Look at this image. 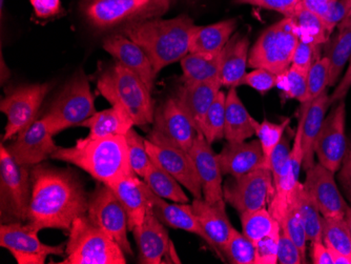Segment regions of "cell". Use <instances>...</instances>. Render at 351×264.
Returning a JSON list of instances; mask_svg holds the SVG:
<instances>
[{"label": "cell", "instance_id": "cell-34", "mask_svg": "<svg viewBox=\"0 0 351 264\" xmlns=\"http://www.w3.org/2000/svg\"><path fill=\"white\" fill-rule=\"evenodd\" d=\"M289 19L295 25L299 40L311 43L315 48L320 49L321 45L326 43L330 36L320 15L307 9L302 3Z\"/></svg>", "mask_w": 351, "mask_h": 264}, {"label": "cell", "instance_id": "cell-50", "mask_svg": "<svg viewBox=\"0 0 351 264\" xmlns=\"http://www.w3.org/2000/svg\"><path fill=\"white\" fill-rule=\"evenodd\" d=\"M237 5H254L281 13L289 17L302 3V0H234Z\"/></svg>", "mask_w": 351, "mask_h": 264}, {"label": "cell", "instance_id": "cell-4", "mask_svg": "<svg viewBox=\"0 0 351 264\" xmlns=\"http://www.w3.org/2000/svg\"><path fill=\"white\" fill-rule=\"evenodd\" d=\"M97 90L112 106L129 114L135 125L153 124L156 108L151 91L119 61L101 71L97 77Z\"/></svg>", "mask_w": 351, "mask_h": 264}, {"label": "cell", "instance_id": "cell-57", "mask_svg": "<svg viewBox=\"0 0 351 264\" xmlns=\"http://www.w3.org/2000/svg\"><path fill=\"white\" fill-rule=\"evenodd\" d=\"M311 257L315 264H333L328 246L323 241L311 242Z\"/></svg>", "mask_w": 351, "mask_h": 264}, {"label": "cell", "instance_id": "cell-44", "mask_svg": "<svg viewBox=\"0 0 351 264\" xmlns=\"http://www.w3.org/2000/svg\"><path fill=\"white\" fill-rule=\"evenodd\" d=\"M222 255L232 264H254L256 245L243 232L234 228L230 239L222 248Z\"/></svg>", "mask_w": 351, "mask_h": 264}, {"label": "cell", "instance_id": "cell-40", "mask_svg": "<svg viewBox=\"0 0 351 264\" xmlns=\"http://www.w3.org/2000/svg\"><path fill=\"white\" fill-rule=\"evenodd\" d=\"M226 94L222 91L218 93L216 99L208 108L203 120L201 134L210 145L224 138L226 128Z\"/></svg>", "mask_w": 351, "mask_h": 264}, {"label": "cell", "instance_id": "cell-23", "mask_svg": "<svg viewBox=\"0 0 351 264\" xmlns=\"http://www.w3.org/2000/svg\"><path fill=\"white\" fill-rule=\"evenodd\" d=\"M132 232L137 242L139 263H161L171 243L165 224L158 219L151 208H149L143 222Z\"/></svg>", "mask_w": 351, "mask_h": 264}, {"label": "cell", "instance_id": "cell-42", "mask_svg": "<svg viewBox=\"0 0 351 264\" xmlns=\"http://www.w3.org/2000/svg\"><path fill=\"white\" fill-rule=\"evenodd\" d=\"M307 75L308 73L293 66L278 75L277 88L281 91L284 100L295 99L301 104L306 102Z\"/></svg>", "mask_w": 351, "mask_h": 264}, {"label": "cell", "instance_id": "cell-38", "mask_svg": "<svg viewBox=\"0 0 351 264\" xmlns=\"http://www.w3.org/2000/svg\"><path fill=\"white\" fill-rule=\"evenodd\" d=\"M278 224L279 222L275 220L273 215L270 214L266 208L241 214L243 234L254 243V245L260 240L269 235Z\"/></svg>", "mask_w": 351, "mask_h": 264}, {"label": "cell", "instance_id": "cell-33", "mask_svg": "<svg viewBox=\"0 0 351 264\" xmlns=\"http://www.w3.org/2000/svg\"><path fill=\"white\" fill-rule=\"evenodd\" d=\"M223 50L218 53H189L181 59L183 82H205L220 80Z\"/></svg>", "mask_w": 351, "mask_h": 264}, {"label": "cell", "instance_id": "cell-60", "mask_svg": "<svg viewBox=\"0 0 351 264\" xmlns=\"http://www.w3.org/2000/svg\"><path fill=\"white\" fill-rule=\"evenodd\" d=\"M155 5L159 8L163 15L169 11V7H171V1L173 0H153Z\"/></svg>", "mask_w": 351, "mask_h": 264}, {"label": "cell", "instance_id": "cell-52", "mask_svg": "<svg viewBox=\"0 0 351 264\" xmlns=\"http://www.w3.org/2000/svg\"><path fill=\"white\" fill-rule=\"evenodd\" d=\"M291 152L289 139L284 136L282 138L281 143L276 147L273 155H271V158H270L269 169L271 171V175H273V182L276 179L279 178L280 175L284 172V169L289 165Z\"/></svg>", "mask_w": 351, "mask_h": 264}, {"label": "cell", "instance_id": "cell-22", "mask_svg": "<svg viewBox=\"0 0 351 264\" xmlns=\"http://www.w3.org/2000/svg\"><path fill=\"white\" fill-rule=\"evenodd\" d=\"M142 187H143V190H145L147 200H149V208L165 226L177 228V230H185V232L199 236L216 252L214 244L210 241V238L207 237L200 222L197 219L191 204H177V202L169 204L165 199L161 198L155 193L152 192L151 189L147 187L145 181L142 182Z\"/></svg>", "mask_w": 351, "mask_h": 264}, {"label": "cell", "instance_id": "cell-13", "mask_svg": "<svg viewBox=\"0 0 351 264\" xmlns=\"http://www.w3.org/2000/svg\"><path fill=\"white\" fill-rule=\"evenodd\" d=\"M273 192V175L266 167L242 176H230L223 183V198L240 215L265 208Z\"/></svg>", "mask_w": 351, "mask_h": 264}, {"label": "cell", "instance_id": "cell-24", "mask_svg": "<svg viewBox=\"0 0 351 264\" xmlns=\"http://www.w3.org/2000/svg\"><path fill=\"white\" fill-rule=\"evenodd\" d=\"M299 124L302 130V147L304 153L303 169L306 172L315 165V145L322 129L327 110L331 106L330 95L327 91L309 102L301 104Z\"/></svg>", "mask_w": 351, "mask_h": 264}, {"label": "cell", "instance_id": "cell-46", "mask_svg": "<svg viewBox=\"0 0 351 264\" xmlns=\"http://www.w3.org/2000/svg\"><path fill=\"white\" fill-rule=\"evenodd\" d=\"M330 82V60L328 57L317 59L307 75L306 102L317 98L325 92Z\"/></svg>", "mask_w": 351, "mask_h": 264}, {"label": "cell", "instance_id": "cell-36", "mask_svg": "<svg viewBox=\"0 0 351 264\" xmlns=\"http://www.w3.org/2000/svg\"><path fill=\"white\" fill-rule=\"evenodd\" d=\"M297 204L308 241H322L323 216L315 204V199L303 183H301L297 192Z\"/></svg>", "mask_w": 351, "mask_h": 264}, {"label": "cell", "instance_id": "cell-16", "mask_svg": "<svg viewBox=\"0 0 351 264\" xmlns=\"http://www.w3.org/2000/svg\"><path fill=\"white\" fill-rule=\"evenodd\" d=\"M50 128L43 117L32 122L7 149L16 163L25 167L40 165L58 149Z\"/></svg>", "mask_w": 351, "mask_h": 264}, {"label": "cell", "instance_id": "cell-53", "mask_svg": "<svg viewBox=\"0 0 351 264\" xmlns=\"http://www.w3.org/2000/svg\"><path fill=\"white\" fill-rule=\"evenodd\" d=\"M278 262L281 264L303 263L299 248L295 245V242L291 239V237L282 230L281 234H280Z\"/></svg>", "mask_w": 351, "mask_h": 264}, {"label": "cell", "instance_id": "cell-27", "mask_svg": "<svg viewBox=\"0 0 351 264\" xmlns=\"http://www.w3.org/2000/svg\"><path fill=\"white\" fill-rule=\"evenodd\" d=\"M218 159L223 175L232 177L242 176L260 167H266L259 139L250 143H228L218 154Z\"/></svg>", "mask_w": 351, "mask_h": 264}, {"label": "cell", "instance_id": "cell-62", "mask_svg": "<svg viewBox=\"0 0 351 264\" xmlns=\"http://www.w3.org/2000/svg\"><path fill=\"white\" fill-rule=\"evenodd\" d=\"M350 3H351V0H350ZM349 23H351V13L349 14V16L347 17L346 19H345L344 21H343L342 23H341L340 25V29L341 27H346V25H348Z\"/></svg>", "mask_w": 351, "mask_h": 264}, {"label": "cell", "instance_id": "cell-63", "mask_svg": "<svg viewBox=\"0 0 351 264\" xmlns=\"http://www.w3.org/2000/svg\"><path fill=\"white\" fill-rule=\"evenodd\" d=\"M3 5H5V0H0V11H1V16L3 13Z\"/></svg>", "mask_w": 351, "mask_h": 264}, {"label": "cell", "instance_id": "cell-26", "mask_svg": "<svg viewBox=\"0 0 351 264\" xmlns=\"http://www.w3.org/2000/svg\"><path fill=\"white\" fill-rule=\"evenodd\" d=\"M221 86L222 84L220 80L205 82H183L176 91L173 97L186 112L191 121L194 122L199 133H201L205 115L216 99Z\"/></svg>", "mask_w": 351, "mask_h": 264}, {"label": "cell", "instance_id": "cell-3", "mask_svg": "<svg viewBox=\"0 0 351 264\" xmlns=\"http://www.w3.org/2000/svg\"><path fill=\"white\" fill-rule=\"evenodd\" d=\"M194 21L187 15L171 19H153L132 23L120 33L139 45L157 74L165 67L181 61L189 53Z\"/></svg>", "mask_w": 351, "mask_h": 264}, {"label": "cell", "instance_id": "cell-10", "mask_svg": "<svg viewBox=\"0 0 351 264\" xmlns=\"http://www.w3.org/2000/svg\"><path fill=\"white\" fill-rule=\"evenodd\" d=\"M53 84H23L5 91V96L0 104V111L7 117L3 141H10L19 135L36 120L37 114Z\"/></svg>", "mask_w": 351, "mask_h": 264}, {"label": "cell", "instance_id": "cell-15", "mask_svg": "<svg viewBox=\"0 0 351 264\" xmlns=\"http://www.w3.org/2000/svg\"><path fill=\"white\" fill-rule=\"evenodd\" d=\"M346 106L344 100L337 102L325 117L317 141L315 153L317 163L332 173L338 172L346 154Z\"/></svg>", "mask_w": 351, "mask_h": 264}, {"label": "cell", "instance_id": "cell-8", "mask_svg": "<svg viewBox=\"0 0 351 264\" xmlns=\"http://www.w3.org/2000/svg\"><path fill=\"white\" fill-rule=\"evenodd\" d=\"M80 11L86 23L98 31L121 29L163 15L153 0H82Z\"/></svg>", "mask_w": 351, "mask_h": 264}, {"label": "cell", "instance_id": "cell-58", "mask_svg": "<svg viewBox=\"0 0 351 264\" xmlns=\"http://www.w3.org/2000/svg\"><path fill=\"white\" fill-rule=\"evenodd\" d=\"M335 1H337V0H302V5L307 9L315 12L317 15H321L322 12Z\"/></svg>", "mask_w": 351, "mask_h": 264}, {"label": "cell", "instance_id": "cell-5", "mask_svg": "<svg viewBox=\"0 0 351 264\" xmlns=\"http://www.w3.org/2000/svg\"><path fill=\"white\" fill-rule=\"evenodd\" d=\"M62 264H125L122 248L86 216L73 222Z\"/></svg>", "mask_w": 351, "mask_h": 264}, {"label": "cell", "instance_id": "cell-56", "mask_svg": "<svg viewBox=\"0 0 351 264\" xmlns=\"http://www.w3.org/2000/svg\"><path fill=\"white\" fill-rule=\"evenodd\" d=\"M351 88V57L348 61V68H347L346 73L342 77L338 84H337L336 90L333 91L332 94L330 95L331 104H337L340 100H344L348 94L349 90Z\"/></svg>", "mask_w": 351, "mask_h": 264}, {"label": "cell", "instance_id": "cell-30", "mask_svg": "<svg viewBox=\"0 0 351 264\" xmlns=\"http://www.w3.org/2000/svg\"><path fill=\"white\" fill-rule=\"evenodd\" d=\"M254 119L239 97L237 88L226 93L224 138L228 143H242L254 136Z\"/></svg>", "mask_w": 351, "mask_h": 264}, {"label": "cell", "instance_id": "cell-51", "mask_svg": "<svg viewBox=\"0 0 351 264\" xmlns=\"http://www.w3.org/2000/svg\"><path fill=\"white\" fill-rule=\"evenodd\" d=\"M320 49L315 48L311 43H304V41L299 40L295 53H293V61L291 66L299 70L304 71L308 73L313 64L317 60V51Z\"/></svg>", "mask_w": 351, "mask_h": 264}, {"label": "cell", "instance_id": "cell-64", "mask_svg": "<svg viewBox=\"0 0 351 264\" xmlns=\"http://www.w3.org/2000/svg\"><path fill=\"white\" fill-rule=\"evenodd\" d=\"M349 260H350V264H351V255L349 256Z\"/></svg>", "mask_w": 351, "mask_h": 264}, {"label": "cell", "instance_id": "cell-54", "mask_svg": "<svg viewBox=\"0 0 351 264\" xmlns=\"http://www.w3.org/2000/svg\"><path fill=\"white\" fill-rule=\"evenodd\" d=\"M35 16L40 21H50L64 13L61 0H29Z\"/></svg>", "mask_w": 351, "mask_h": 264}, {"label": "cell", "instance_id": "cell-12", "mask_svg": "<svg viewBox=\"0 0 351 264\" xmlns=\"http://www.w3.org/2000/svg\"><path fill=\"white\" fill-rule=\"evenodd\" d=\"M145 147L149 157L184 187L194 198H203L202 185L189 152L176 147L154 130L145 139Z\"/></svg>", "mask_w": 351, "mask_h": 264}, {"label": "cell", "instance_id": "cell-59", "mask_svg": "<svg viewBox=\"0 0 351 264\" xmlns=\"http://www.w3.org/2000/svg\"><path fill=\"white\" fill-rule=\"evenodd\" d=\"M328 248L329 252H330L331 259H332L333 264H350V260H349L348 256L337 251L335 248Z\"/></svg>", "mask_w": 351, "mask_h": 264}, {"label": "cell", "instance_id": "cell-7", "mask_svg": "<svg viewBox=\"0 0 351 264\" xmlns=\"http://www.w3.org/2000/svg\"><path fill=\"white\" fill-rule=\"evenodd\" d=\"M32 167L19 165L0 145V216L3 224L27 222L32 194Z\"/></svg>", "mask_w": 351, "mask_h": 264}, {"label": "cell", "instance_id": "cell-19", "mask_svg": "<svg viewBox=\"0 0 351 264\" xmlns=\"http://www.w3.org/2000/svg\"><path fill=\"white\" fill-rule=\"evenodd\" d=\"M303 184L315 199L323 217L345 218L349 204L339 190L335 173L319 163H315L313 167L307 169L306 179Z\"/></svg>", "mask_w": 351, "mask_h": 264}, {"label": "cell", "instance_id": "cell-31", "mask_svg": "<svg viewBox=\"0 0 351 264\" xmlns=\"http://www.w3.org/2000/svg\"><path fill=\"white\" fill-rule=\"evenodd\" d=\"M237 19H230L208 25H195L191 32L189 53H218L234 36Z\"/></svg>", "mask_w": 351, "mask_h": 264}, {"label": "cell", "instance_id": "cell-37", "mask_svg": "<svg viewBox=\"0 0 351 264\" xmlns=\"http://www.w3.org/2000/svg\"><path fill=\"white\" fill-rule=\"evenodd\" d=\"M325 56L328 57L330 60L329 86H336L351 57V23L341 27L340 33L333 39V43Z\"/></svg>", "mask_w": 351, "mask_h": 264}, {"label": "cell", "instance_id": "cell-6", "mask_svg": "<svg viewBox=\"0 0 351 264\" xmlns=\"http://www.w3.org/2000/svg\"><path fill=\"white\" fill-rule=\"evenodd\" d=\"M95 113V97L88 76L84 70H79L63 86L43 118L55 136L64 130L78 127Z\"/></svg>", "mask_w": 351, "mask_h": 264}, {"label": "cell", "instance_id": "cell-14", "mask_svg": "<svg viewBox=\"0 0 351 264\" xmlns=\"http://www.w3.org/2000/svg\"><path fill=\"white\" fill-rule=\"evenodd\" d=\"M39 230L25 222L3 224L0 226V245L7 248L19 264H43L49 256H61L66 244L49 245L38 238Z\"/></svg>", "mask_w": 351, "mask_h": 264}, {"label": "cell", "instance_id": "cell-49", "mask_svg": "<svg viewBox=\"0 0 351 264\" xmlns=\"http://www.w3.org/2000/svg\"><path fill=\"white\" fill-rule=\"evenodd\" d=\"M350 13V0H337L335 3H330L322 12L320 17L322 19L329 35H331L335 27L338 25H341L349 16Z\"/></svg>", "mask_w": 351, "mask_h": 264}, {"label": "cell", "instance_id": "cell-1", "mask_svg": "<svg viewBox=\"0 0 351 264\" xmlns=\"http://www.w3.org/2000/svg\"><path fill=\"white\" fill-rule=\"evenodd\" d=\"M32 194L27 224L70 232L73 222L88 215V196L79 177L69 169L32 167Z\"/></svg>", "mask_w": 351, "mask_h": 264}, {"label": "cell", "instance_id": "cell-28", "mask_svg": "<svg viewBox=\"0 0 351 264\" xmlns=\"http://www.w3.org/2000/svg\"><path fill=\"white\" fill-rule=\"evenodd\" d=\"M142 182L143 181L140 180V177L132 173L110 187L125 208L131 232L143 222L149 208Z\"/></svg>", "mask_w": 351, "mask_h": 264}, {"label": "cell", "instance_id": "cell-18", "mask_svg": "<svg viewBox=\"0 0 351 264\" xmlns=\"http://www.w3.org/2000/svg\"><path fill=\"white\" fill-rule=\"evenodd\" d=\"M152 130L186 152L191 149L199 134L194 122L175 97L167 98L156 108Z\"/></svg>", "mask_w": 351, "mask_h": 264}, {"label": "cell", "instance_id": "cell-55", "mask_svg": "<svg viewBox=\"0 0 351 264\" xmlns=\"http://www.w3.org/2000/svg\"><path fill=\"white\" fill-rule=\"evenodd\" d=\"M338 179L349 204H351V147H347L346 154L339 169Z\"/></svg>", "mask_w": 351, "mask_h": 264}, {"label": "cell", "instance_id": "cell-32", "mask_svg": "<svg viewBox=\"0 0 351 264\" xmlns=\"http://www.w3.org/2000/svg\"><path fill=\"white\" fill-rule=\"evenodd\" d=\"M133 119L119 106H112L104 111L96 112L94 115L79 124L78 127L90 130L88 138L125 136L134 128Z\"/></svg>", "mask_w": 351, "mask_h": 264}, {"label": "cell", "instance_id": "cell-2", "mask_svg": "<svg viewBox=\"0 0 351 264\" xmlns=\"http://www.w3.org/2000/svg\"><path fill=\"white\" fill-rule=\"evenodd\" d=\"M51 158L76 165L108 187L134 173L125 136L82 138L73 147H58Z\"/></svg>", "mask_w": 351, "mask_h": 264}, {"label": "cell", "instance_id": "cell-17", "mask_svg": "<svg viewBox=\"0 0 351 264\" xmlns=\"http://www.w3.org/2000/svg\"><path fill=\"white\" fill-rule=\"evenodd\" d=\"M303 160H304V153L302 147V130L301 125L298 123L289 165L280 175L279 178L274 181L273 195L268 202V211L279 224L283 219L286 211L293 202L298 189L301 185L300 174H301V169H303Z\"/></svg>", "mask_w": 351, "mask_h": 264}, {"label": "cell", "instance_id": "cell-45", "mask_svg": "<svg viewBox=\"0 0 351 264\" xmlns=\"http://www.w3.org/2000/svg\"><path fill=\"white\" fill-rule=\"evenodd\" d=\"M128 145H129L130 163L133 172L140 178H143L147 174V169L152 163V158L147 153L145 147V139L134 128H132L125 135Z\"/></svg>", "mask_w": 351, "mask_h": 264}, {"label": "cell", "instance_id": "cell-39", "mask_svg": "<svg viewBox=\"0 0 351 264\" xmlns=\"http://www.w3.org/2000/svg\"><path fill=\"white\" fill-rule=\"evenodd\" d=\"M289 123H291L289 118H286L280 123L270 122L268 120H264L262 122L257 121V120L254 121V133H256L254 135L257 136L260 143H261L264 161H265V167L267 169H269L271 155L278 145L281 143L285 130L289 128Z\"/></svg>", "mask_w": 351, "mask_h": 264}, {"label": "cell", "instance_id": "cell-9", "mask_svg": "<svg viewBox=\"0 0 351 264\" xmlns=\"http://www.w3.org/2000/svg\"><path fill=\"white\" fill-rule=\"evenodd\" d=\"M299 43L295 25L284 17L266 29L250 50L248 66L265 69L279 75L291 66L293 53Z\"/></svg>", "mask_w": 351, "mask_h": 264}, {"label": "cell", "instance_id": "cell-48", "mask_svg": "<svg viewBox=\"0 0 351 264\" xmlns=\"http://www.w3.org/2000/svg\"><path fill=\"white\" fill-rule=\"evenodd\" d=\"M277 74L265 69H254L252 72L244 75L240 86H250L259 92L261 95H265L266 93L277 86Z\"/></svg>", "mask_w": 351, "mask_h": 264}, {"label": "cell", "instance_id": "cell-35", "mask_svg": "<svg viewBox=\"0 0 351 264\" xmlns=\"http://www.w3.org/2000/svg\"><path fill=\"white\" fill-rule=\"evenodd\" d=\"M142 179L157 196L177 204H189V198L183 191L182 185L153 159Z\"/></svg>", "mask_w": 351, "mask_h": 264}, {"label": "cell", "instance_id": "cell-43", "mask_svg": "<svg viewBox=\"0 0 351 264\" xmlns=\"http://www.w3.org/2000/svg\"><path fill=\"white\" fill-rule=\"evenodd\" d=\"M280 226H281V230H284L291 237V239L295 242V245L301 252L303 263H306L307 241H308V239H307L306 230H305L304 224L302 221L301 215H300L299 208H298L297 194H295L291 206L286 211L283 219L280 222Z\"/></svg>", "mask_w": 351, "mask_h": 264}, {"label": "cell", "instance_id": "cell-29", "mask_svg": "<svg viewBox=\"0 0 351 264\" xmlns=\"http://www.w3.org/2000/svg\"><path fill=\"white\" fill-rule=\"evenodd\" d=\"M250 39L246 35L234 34L223 49L220 80L222 86L238 88L246 74L250 57Z\"/></svg>", "mask_w": 351, "mask_h": 264}, {"label": "cell", "instance_id": "cell-21", "mask_svg": "<svg viewBox=\"0 0 351 264\" xmlns=\"http://www.w3.org/2000/svg\"><path fill=\"white\" fill-rule=\"evenodd\" d=\"M102 47L116 61L135 73L151 92L154 90L158 74L151 59L139 45L122 33H116L106 37Z\"/></svg>", "mask_w": 351, "mask_h": 264}, {"label": "cell", "instance_id": "cell-61", "mask_svg": "<svg viewBox=\"0 0 351 264\" xmlns=\"http://www.w3.org/2000/svg\"><path fill=\"white\" fill-rule=\"evenodd\" d=\"M345 220H346L347 224H348L349 230L351 232V206H349L347 208L346 214H345Z\"/></svg>", "mask_w": 351, "mask_h": 264}, {"label": "cell", "instance_id": "cell-47", "mask_svg": "<svg viewBox=\"0 0 351 264\" xmlns=\"http://www.w3.org/2000/svg\"><path fill=\"white\" fill-rule=\"evenodd\" d=\"M281 226L278 224L269 235L256 243L254 264H277Z\"/></svg>", "mask_w": 351, "mask_h": 264}, {"label": "cell", "instance_id": "cell-20", "mask_svg": "<svg viewBox=\"0 0 351 264\" xmlns=\"http://www.w3.org/2000/svg\"><path fill=\"white\" fill-rule=\"evenodd\" d=\"M189 153L202 185L203 198L210 204L223 200V173L212 145L199 133Z\"/></svg>", "mask_w": 351, "mask_h": 264}, {"label": "cell", "instance_id": "cell-11", "mask_svg": "<svg viewBox=\"0 0 351 264\" xmlns=\"http://www.w3.org/2000/svg\"><path fill=\"white\" fill-rule=\"evenodd\" d=\"M88 216L93 224L101 228L112 238L125 255H133L128 238L129 218L115 192L108 185L101 183L88 196Z\"/></svg>", "mask_w": 351, "mask_h": 264}, {"label": "cell", "instance_id": "cell-41", "mask_svg": "<svg viewBox=\"0 0 351 264\" xmlns=\"http://www.w3.org/2000/svg\"><path fill=\"white\" fill-rule=\"evenodd\" d=\"M322 241L348 257L351 255V232L345 218L323 217Z\"/></svg>", "mask_w": 351, "mask_h": 264}, {"label": "cell", "instance_id": "cell-25", "mask_svg": "<svg viewBox=\"0 0 351 264\" xmlns=\"http://www.w3.org/2000/svg\"><path fill=\"white\" fill-rule=\"evenodd\" d=\"M226 202L224 199L215 204L207 202L204 198H194L191 208L200 222L207 237L216 248L217 255L223 259L222 248L230 239L234 226L226 214Z\"/></svg>", "mask_w": 351, "mask_h": 264}]
</instances>
